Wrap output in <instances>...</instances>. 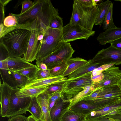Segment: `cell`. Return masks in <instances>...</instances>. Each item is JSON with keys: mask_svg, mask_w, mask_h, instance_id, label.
<instances>
[{"mask_svg": "<svg viewBox=\"0 0 121 121\" xmlns=\"http://www.w3.org/2000/svg\"><path fill=\"white\" fill-rule=\"evenodd\" d=\"M32 6L22 14H13L17 17L19 24L30 22L36 20L40 30L45 31L49 28L54 17L58 15V9L55 8L50 0H37Z\"/></svg>", "mask_w": 121, "mask_h": 121, "instance_id": "cell-1", "label": "cell"}, {"mask_svg": "<svg viewBox=\"0 0 121 121\" xmlns=\"http://www.w3.org/2000/svg\"><path fill=\"white\" fill-rule=\"evenodd\" d=\"M31 29L19 28L0 38L8 52L9 58H18L26 53L31 35Z\"/></svg>", "mask_w": 121, "mask_h": 121, "instance_id": "cell-2", "label": "cell"}, {"mask_svg": "<svg viewBox=\"0 0 121 121\" xmlns=\"http://www.w3.org/2000/svg\"><path fill=\"white\" fill-rule=\"evenodd\" d=\"M99 10L97 6L86 8L77 0H74L72 16L69 23L72 25L78 24L90 30L95 24Z\"/></svg>", "mask_w": 121, "mask_h": 121, "instance_id": "cell-3", "label": "cell"}, {"mask_svg": "<svg viewBox=\"0 0 121 121\" xmlns=\"http://www.w3.org/2000/svg\"><path fill=\"white\" fill-rule=\"evenodd\" d=\"M62 30L49 28L45 32L36 62L38 67L39 62L49 56L55 50L60 41Z\"/></svg>", "mask_w": 121, "mask_h": 121, "instance_id": "cell-4", "label": "cell"}, {"mask_svg": "<svg viewBox=\"0 0 121 121\" xmlns=\"http://www.w3.org/2000/svg\"><path fill=\"white\" fill-rule=\"evenodd\" d=\"M74 52L69 42L60 41L52 53L39 62L38 67L39 64L42 63L46 64L48 69H50L67 62L72 58Z\"/></svg>", "mask_w": 121, "mask_h": 121, "instance_id": "cell-5", "label": "cell"}, {"mask_svg": "<svg viewBox=\"0 0 121 121\" xmlns=\"http://www.w3.org/2000/svg\"><path fill=\"white\" fill-rule=\"evenodd\" d=\"M91 72L75 78L68 79L64 84L61 91V95L65 99L70 100L82 91L86 87L94 84L91 79Z\"/></svg>", "mask_w": 121, "mask_h": 121, "instance_id": "cell-6", "label": "cell"}, {"mask_svg": "<svg viewBox=\"0 0 121 121\" xmlns=\"http://www.w3.org/2000/svg\"><path fill=\"white\" fill-rule=\"evenodd\" d=\"M30 23L31 35L27 52L22 58L29 62L36 60L45 32L40 30L36 20H33Z\"/></svg>", "mask_w": 121, "mask_h": 121, "instance_id": "cell-7", "label": "cell"}, {"mask_svg": "<svg viewBox=\"0 0 121 121\" xmlns=\"http://www.w3.org/2000/svg\"><path fill=\"white\" fill-rule=\"evenodd\" d=\"M60 41L69 43L79 39L87 40L94 35L95 31L90 30L78 24L72 25L69 23L62 29Z\"/></svg>", "mask_w": 121, "mask_h": 121, "instance_id": "cell-8", "label": "cell"}, {"mask_svg": "<svg viewBox=\"0 0 121 121\" xmlns=\"http://www.w3.org/2000/svg\"><path fill=\"white\" fill-rule=\"evenodd\" d=\"M18 87L13 88L10 99L9 109L6 117H10L23 114H26L31 100V98L28 97L19 98L16 93Z\"/></svg>", "mask_w": 121, "mask_h": 121, "instance_id": "cell-9", "label": "cell"}, {"mask_svg": "<svg viewBox=\"0 0 121 121\" xmlns=\"http://www.w3.org/2000/svg\"><path fill=\"white\" fill-rule=\"evenodd\" d=\"M95 62L103 65L113 64L116 65L121 64V49L110 45L105 49L99 51L92 59Z\"/></svg>", "mask_w": 121, "mask_h": 121, "instance_id": "cell-10", "label": "cell"}, {"mask_svg": "<svg viewBox=\"0 0 121 121\" xmlns=\"http://www.w3.org/2000/svg\"><path fill=\"white\" fill-rule=\"evenodd\" d=\"M110 104L106 100L95 102H88L81 100L73 104L68 109L87 116L91 112L101 109Z\"/></svg>", "mask_w": 121, "mask_h": 121, "instance_id": "cell-11", "label": "cell"}, {"mask_svg": "<svg viewBox=\"0 0 121 121\" xmlns=\"http://www.w3.org/2000/svg\"><path fill=\"white\" fill-rule=\"evenodd\" d=\"M104 78L101 81L94 84L95 88L104 87L117 84L121 78V70L113 65L102 72Z\"/></svg>", "mask_w": 121, "mask_h": 121, "instance_id": "cell-12", "label": "cell"}, {"mask_svg": "<svg viewBox=\"0 0 121 121\" xmlns=\"http://www.w3.org/2000/svg\"><path fill=\"white\" fill-rule=\"evenodd\" d=\"M13 88L1 81L0 83V116L6 117L9 108L10 98Z\"/></svg>", "mask_w": 121, "mask_h": 121, "instance_id": "cell-13", "label": "cell"}, {"mask_svg": "<svg viewBox=\"0 0 121 121\" xmlns=\"http://www.w3.org/2000/svg\"><path fill=\"white\" fill-rule=\"evenodd\" d=\"M71 104L70 100L65 99L61 94L50 111L51 121H60L63 115L68 109Z\"/></svg>", "mask_w": 121, "mask_h": 121, "instance_id": "cell-14", "label": "cell"}, {"mask_svg": "<svg viewBox=\"0 0 121 121\" xmlns=\"http://www.w3.org/2000/svg\"><path fill=\"white\" fill-rule=\"evenodd\" d=\"M121 38V27H116L106 30L101 33L97 38L99 43L105 45L116 39Z\"/></svg>", "mask_w": 121, "mask_h": 121, "instance_id": "cell-15", "label": "cell"}, {"mask_svg": "<svg viewBox=\"0 0 121 121\" xmlns=\"http://www.w3.org/2000/svg\"><path fill=\"white\" fill-rule=\"evenodd\" d=\"M68 78L63 76L29 80L24 88H38L44 87L56 82Z\"/></svg>", "mask_w": 121, "mask_h": 121, "instance_id": "cell-16", "label": "cell"}, {"mask_svg": "<svg viewBox=\"0 0 121 121\" xmlns=\"http://www.w3.org/2000/svg\"><path fill=\"white\" fill-rule=\"evenodd\" d=\"M121 108V99L104 108L91 112L86 116V119L88 121H92L98 117L105 115L111 112L118 110Z\"/></svg>", "mask_w": 121, "mask_h": 121, "instance_id": "cell-17", "label": "cell"}, {"mask_svg": "<svg viewBox=\"0 0 121 121\" xmlns=\"http://www.w3.org/2000/svg\"><path fill=\"white\" fill-rule=\"evenodd\" d=\"M102 64L95 62L90 59L87 62L68 76V79L75 78L92 72L95 69L103 65Z\"/></svg>", "mask_w": 121, "mask_h": 121, "instance_id": "cell-18", "label": "cell"}, {"mask_svg": "<svg viewBox=\"0 0 121 121\" xmlns=\"http://www.w3.org/2000/svg\"><path fill=\"white\" fill-rule=\"evenodd\" d=\"M7 58L0 61V75L3 82L6 83L13 88H15L17 87L12 72L8 68L7 63Z\"/></svg>", "mask_w": 121, "mask_h": 121, "instance_id": "cell-19", "label": "cell"}, {"mask_svg": "<svg viewBox=\"0 0 121 121\" xmlns=\"http://www.w3.org/2000/svg\"><path fill=\"white\" fill-rule=\"evenodd\" d=\"M37 98L42 111L40 120L42 121H51L50 114L49 95L42 93Z\"/></svg>", "mask_w": 121, "mask_h": 121, "instance_id": "cell-20", "label": "cell"}, {"mask_svg": "<svg viewBox=\"0 0 121 121\" xmlns=\"http://www.w3.org/2000/svg\"><path fill=\"white\" fill-rule=\"evenodd\" d=\"M7 63L9 69L12 72L21 70L34 65L21 57H9L7 59Z\"/></svg>", "mask_w": 121, "mask_h": 121, "instance_id": "cell-21", "label": "cell"}, {"mask_svg": "<svg viewBox=\"0 0 121 121\" xmlns=\"http://www.w3.org/2000/svg\"><path fill=\"white\" fill-rule=\"evenodd\" d=\"M47 88V86L38 88H19L16 94L19 98L28 97H37Z\"/></svg>", "mask_w": 121, "mask_h": 121, "instance_id": "cell-22", "label": "cell"}, {"mask_svg": "<svg viewBox=\"0 0 121 121\" xmlns=\"http://www.w3.org/2000/svg\"><path fill=\"white\" fill-rule=\"evenodd\" d=\"M112 2L108 0L97 4L99 12L95 22V25L101 26Z\"/></svg>", "mask_w": 121, "mask_h": 121, "instance_id": "cell-23", "label": "cell"}, {"mask_svg": "<svg viewBox=\"0 0 121 121\" xmlns=\"http://www.w3.org/2000/svg\"><path fill=\"white\" fill-rule=\"evenodd\" d=\"M87 61L78 57L70 59L67 62L68 66L62 76L64 77L68 76L85 64Z\"/></svg>", "mask_w": 121, "mask_h": 121, "instance_id": "cell-24", "label": "cell"}, {"mask_svg": "<svg viewBox=\"0 0 121 121\" xmlns=\"http://www.w3.org/2000/svg\"><path fill=\"white\" fill-rule=\"evenodd\" d=\"M37 98H31L30 103L27 111L30 112L37 120L39 121L40 120L42 111Z\"/></svg>", "mask_w": 121, "mask_h": 121, "instance_id": "cell-25", "label": "cell"}, {"mask_svg": "<svg viewBox=\"0 0 121 121\" xmlns=\"http://www.w3.org/2000/svg\"><path fill=\"white\" fill-rule=\"evenodd\" d=\"M86 116L68 109L62 117L60 121H82Z\"/></svg>", "mask_w": 121, "mask_h": 121, "instance_id": "cell-26", "label": "cell"}, {"mask_svg": "<svg viewBox=\"0 0 121 121\" xmlns=\"http://www.w3.org/2000/svg\"><path fill=\"white\" fill-rule=\"evenodd\" d=\"M95 88L94 84L88 85L82 91L69 100L71 102V104L69 108L90 94Z\"/></svg>", "mask_w": 121, "mask_h": 121, "instance_id": "cell-27", "label": "cell"}, {"mask_svg": "<svg viewBox=\"0 0 121 121\" xmlns=\"http://www.w3.org/2000/svg\"><path fill=\"white\" fill-rule=\"evenodd\" d=\"M113 4L112 2L102 23V27L104 30L117 27L114 23L112 18Z\"/></svg>", "mask_w": 121, "mask_h": 121, "instance_id": "cell-28", "label": "cell"}, {"mask_svg": "<svg viewBox=\"0 0 121 121\" xmlns=\"http://www.w3.org/2000/svg\"><path fill=\"white\" fill-rule=\"evenodd\" d=\"M19 28H25L31 29V23L27 22L23 24L9 27L5 26L3 24H0V38L8 32L14 29Z\"/></svg>", "mask_w": 121, "mask_h": 121, "instance_id": "cell-29", "label": "cell"}, {"mask_svg": "<svg viewBox=\"0 0 121 121\" xmlns=\"http://www.w3.org/2000/svg\"><path fill=\"white\" fill-rule=\"evenodd\" d=\"M68 79L60 81L47 86V89L42 94L50 95L57 92L61 91L64 84Z\"/></svg>", "mask_w": 121, "mask_h": 121, "instance_id": "cell-30", "label": "cell"}, {"mask_svg": "<svg viewBox=\"0 0 121 121\" xmlns=\"http://www.w3.org/2000/svg\"><path fill=\"white\" fill-rule=\"evenodd\" d=\"M39 68L36 65L23 69L13 72L15 73L21 74L27 77L29 80L35 78V74Z\"/></svg>", "mask_w": 121, "mask_h": 121, "instance_id": "cell-31", "label": "cell"}, {"mask_svg": "<svg viewBox=\"0 0 121 121\" xmlns=\"http://www.w3.org/2000/svg\"><path fill=\"white\" fill-rule=\"evenodd\" d=\"M92 121H121V115L118 112H111L98 117Z\"/></svg>", "mask_w": 121, "mask_h": 121, "instance_id": "cell-32", "label": "cell"}, {"mask_svg": "<svg viewBox=\"0 0 121 121\" xmlns=\"http://www.w3.org/2000/svg\"><path fill=\"white\" fill-rule=\"evenodd\" d=\"M68 66L67 62L49 69L51 77L62 76Z\"/></svg>", "mask_w": 121, "mask_h": 121, "instance_id": "cell-33", "label": "cell"}, {"mask_svg": "<svg viewBox=\"0 0 121 121\" xmlns=\"http://www.w3.org/2000/svg\"><path fill=\"white\" fill-rule=\"evenodd\" d=\"M11 72L16 81L17 87L20 88H24L29 80V79L22 75Z\"/></svg>", "mask_w": 121, "mask_h": 121, "instance_id": "cell-34", "label": "cell"}, {"mask_svg": "<svg viewBox=\"0 0 121 121\" xmlns=\"http://www.w3.org/2000/svg\"><path fill=\"white\" fill-rule=\"evenodd\" d=\"M5 18L3 22L4 26L6 27H9L17 26L19 24L17 17L13 13Z\"/></svg>", "mask_w": 121, "mask_h": 121, "instance_id": "cell-35", "label": "cell"}, {"mask_svg": "<svg viewBox=\"0 0 121 121\" xmlns=\"http://www.w3.org/2000/svg\"><path fill=\"white\" fill-rule=\"evenodd\" d=\"M62 18L59 15L55 16L52 20L49 27L54 29L62 30L63 27Z\"/></svg>", "mask_w": 121, "mask_h": 121, "instance_id": "cell-36", "label": "cell"}, {"mask_svg": "<svg viewBox=\"0 0 121 121\" xmlns=\"http://www.w3.org/2000/svg\"><path fill=\"white\" fill-rule=\"evenodd\" d=\"M11 0H0V23H3L5 18L4 8Z\"/></svg>", "mask_w": 121, "mask_h": 121, "instance_id": "cell-37", "label": "cell"}, {"mask_svg": "<svg viewBox=\"0 0 121 121\" xmlns=\"http://www.w3.org/2000/svg\"><path fill=\"white\" fill-rule=\"evenodd\" d=\"M51 77V74L49 69H48L46 70H43L39 68L36 73L35 79H42Z\"/></svg>", "mask_w": 121, "mask_h": 121, "instance_id": "cell-38", "label": "cell"}, {"mask_svg": "<svg viewBox=\"0 0 121 121\" xmlns=\"http://www.w3.org/2000/svg\"><path fill=\"white\" fill-rule=\"evenodd\" d=\"M34 1L32 2L30 0H25L21 2V4L22 5L21 11L19 14H22L26 12L30 9L34 5Z\"/></svg>", "mask_w": 121, "mask_h": 121, "instance_id": "cell-39", "label": "cell"}, {"mask_svg": "<svg viewBox=\"0 0 121 121\" xmlns=\"http://www.w3.org/2000/svg\"><path fill=\"white\" fill-rule=\"evenodd\" d=\"M9 57L8 50L4 45L0 42V60H3L6 59Z\"/></svg>", "mask_w": 121, "mask_h": 121, "instance_id": "cell-40", "label": "cell"}, {"mask_svg": "<svg viewBox=\"0 0 121 121\" xmlns=\"http://www.w3.org/2000/svg\"><path fill=\"white\" fill-rule=\"evenodd\" d=\"M61 95V91H59L49 95V107L50 110L54 106L56 100Z\"/></svg>", "mask_w": 121, "mask_h": 121, "instance_id": "cell-41", "label": "cell"}, {"mask_svg": "<svg viewBox=\"0 0 121 121\" xmlns=\"http://www.w3.org/2000/svg\"><path fill=\"white\" fill-rule=\"evenodd\" d=\"M82 6L87 8H92L97 6L94 0H77Z\"/></svg>", "mask_w": 121, "mask_h": 121, "instance_id": "cell-42", "label": "cell"}, {"mask_svg": "<svg viewBox=\"0 0 121 121\" xmlns=\"http://www.w3.org/2000/svg\"><path fill=\"white\" fill-rule=\"evenodd\" d=\"M113 65H114L113 64L104 65L99 66L91 72V76H94L100 74L103 71Z\"/></svg>", "mask_w": 121, "mask_h": 121, "instance_id": "cell-43", "label": "cell"}, {"mask_svg": "<svg viewBox=\"0 0 121 121\" xmlns=\"http://www.w3.org/2000/svg\"><path fill=\"white\" fill-rule=\"evenodd\" d=\"M8 121H27V117L19 115L10 117Z\"/></svg>", "mask_w": 121, "mask_h": 121, "instance_id": "cell-44", "label": "cell"}, {"mask_svg": "<svg viewBox=\"0 0 121 121\" xmlns=\"http://www.w3.org/2000/svg\"><path fill=\"white\" fill-rule=\"evenodd\" d=\"M104 78L102 72L100 74L93 76H91V79L93 83H95L102 81Z\"/></svg>", "mask_w": 121, "mask_h": 121, "instance_id": "cell-45", "label": "cell"}, {"mask_svg": "<svg viewBox=\"0 0 121 121\" xmlns=\"http://www.w3.org/2000/svg\"><path fill=\"white\" fill-rule=\"evenodd\" d=\"M110 43L111 45L114 47L121 49V38L115 40Z\"/></svg>", "mask_w": 121, "mask_h": 121, "instance_id": "cell-46", "label": "cell"}, {"mask_svg": "<svg viewBox=\"0 0 121 121\" xmlns=\"http://www.w3.org/2000/svg\"><path fill=\"white\" fill-rule=\"evenodd\" d=\"M39 69L43 70H46L48 69L46 64L42 63L39 64Z\"/></svg>", "mask_w": 121, "mask_h": 121, "instance_id": "cell-47", "label": "cell"}, {"mask_svg": "<svg viewBox=\"0 0 121 121\" xmlns=\"http://www.w3.org/2000/svg\"><path fill=\"white\" fill-rule=\"evenodd\" d=\"M27 121H38L32 115L27 117Z\"/></svg>", "mask_w": 121, "mask_h": 121, "instance_id": "cell-48", "label": "cell"}, {"mask_svg": "<svg viewBox=\"0 0 121 121\" xmlns=\"http://www.w3.org/2000/svg\"><path fill=\"white\" fill-rule=\"evenodd\" d=\"M117 85L121 91V78L119 81Z\"/></svg>", "mask_w": 121, "mask_h": 121, "instance_id": "cell-49", "label": "cell"}, {"mask_svg": "<svg viewBox=\"0 0 121 121\" xmlns=\"http://www.w3.org/2000/svg\"><path fill=\"white\" fill-rule=\"evenodd\" d=\"M117 111L118 113L121 115V108L118 110Z\"/></svg>", "mask_w": 121, "mask_h": 121, "instance_id": "cell-50", "label": "cell"}, {"mask_svg": "<svg viewBox=\"0 0 121 121\" xmlns=\"http://www.w3.org/2000/svg\"><path fill=\"white\" fill-rule=\"evenodd\" d=\"M115 1H120V2H121V0H115Z\"/></svg>", "mask_w": 121, "mask_h": 121, "instance_id": "cell-51", "label": "cell"}, {"mask_svg": "<svg viewBox=\"0 0 121 121\" xmlns=\"http://www.w3.org/2000/svg\"><path fill=\"white\" fill-rule=\"evenodd\" d=\"M82 121H88L86 119Z\"/></svg>", "mask_w": 121, "mask_h": 121, "instance_id": "cell-52", "label": "cell"}, {"mask_svg": "<svg viewBox=\"0 0 121 121\" xmlns=\"http://www.w3.org/2000/svg\"><path fill=\"white\" fill-rule=\"evenodd\" d=\"M41 121V120H39V121Z\"/></svg>", "mask_w": 121, "mask_h": 121, "instance_id": "cell-53", "label": "cell"}]
</instances>
